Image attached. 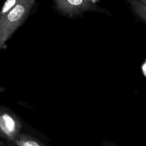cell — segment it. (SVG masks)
<instances>
[{
	"label": "cell",
	"instance_id": "2",
	"mask_svg": "<svg viewBox=\"0 0 146 146\" xmlns=\"http://www.w3.org/2000/svg\"><path fill=\"white\" fill-rule=\"evenodd\" d=\"M56 9L63 14L75 17L94 9L95 5L91 0H54Z\"/></svg>",
	"mask_w": 146,
	"mask_h": 146
},
{
	"label": "cell",
	"instance_id": "5",
	"mask_svg": "<svg viewBox=\"0 0 146 146\" xmlns=\"http://www.w3.org/2000/svg\"><path fill=\"white\" fill-rule=\"evenodd\" d=\"M135 13L143 21L146 22V7L137 0H127Z\"/></svg>",
	"mask_w": 146,
	"mask_h": 146
},
{
	"label": "cell",
	"instance_id": "8",
	"mask_svg": "<svg viewBox=\"0 0 146 146\" xmlns=\"http://www.w3.org/2000/svg\"><path fill=\"white\" fill-rule=\"evenodd\" d=\"M137 1L146 7V0H137Z\"/></svg>",
	"mask_w": 146,
	"mask_h": 146
},
{
	"label": "cell",
	"instance_id": "1",
	"mask_svg": "<svg viewBox=\"0 0 146 146\" xmlns=\"http://www.w3.org/2000/svg\"><path fill=\"white\" fill-rule=\"evenodd\" d=\"M35 0H19L17 5L0 20V42L2 46L23 23Z\"/></svg>",
	"mask_w": 146,
	"mask_h": 146
},
{
	"label": "cell",
	"instance_id": "9",
	"mask_svg": "<svg viewBox=\"0 0 146 146\" xmlns=\"http://www.w3.org/2000/svg\"><path fill=\"white\" fill-rule=\"evenodd\" d=\"M1 47H2V45H1V42H0V49L1 48Z\"/></svg>",
	"mask_w": 146,
	"mask_h": 146
},
{
	"label": "cell",
	"instance_id": "6",
	"mask_svg": "<svg viewBox=\"0 0 146 146\" xmlns=\"http://www.w3.org/2000/svg\"><path fill=\"white\" fill-rule=\"evenodd\" d=\"M19 0H6L0 10V20L6 16L17 5Z\"/></svg>",
	"mask_w": 146,
	"mask_h": 146
},
{
	"label": "cell",
	"instance_id": "3",
	"mask_svg": "<svg viewBox=\"0 0 146 146\" xmlns=\"http://www.w3.org/2000/svg\"><path fill=\"white\" fill-rule=\"evenodd\" d=\"M20 123L14 114L0 110V133L6 138L14 140L20 129Z\"/></svg>",
	"mask_w": 146,
	"mask_h": 146
},
{
	"label": "cell",
	"instance_id": "4",
	"mask_svg": "<svg viewBox=\"0 0 146 146\" xmlns=\"http://www.w3.org/2000/svg\"><path fill=\"white\" fill-rule=\"evenodd\" d=\"M14 141L18 146H44L32 137L23 134H18Z\"/></svg>",
	"mask_w": 146,
	"mask_h": 146
},
{
	"label": "cell",
	"instance_id": "7",
	"mask_svg": "<svg viewBox=\"0 0 146 146\" xmlns=\"http://www.w3.org/2000/svg\"><path fill=\"white\" fill-rule=\"evenodd\" d=\"M102 146H119L110 141H104L102 143Z\"/></svg>",
	"mask_w": 146,
	"mask_h": 146
}]
</instances>
